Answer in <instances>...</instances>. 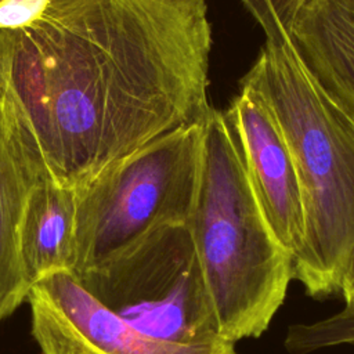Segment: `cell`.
Returning <instances> with one entry per match:
<instances>
[{"label": "cell", "instance_id": "cell-14", "mask_svg": "<svg viewBox=\"0 0 354 354\" xmlns=\"http://www.w3.org/2000/svg\"><path fill=\"white\" fill-rule=\"evenodd\" d=\"M339 292L342 293L346 306L340 313L333 314V317L342 322L354 324V241L347 253L340 275Z\"/></svg>", "mask_w": 354, "mask_h": 354}, {"label": "cell", "instance_id": "cell-7", "mask_svg": "<svg viewBox=\"0 0 354 354\" xmlns=\"http://www.w3.org/2000/svg\"><path fill=\"white\" fill-rule=\"evenodd\" d=\"M224 112L261 212L295 257L303 242L304 212L297 170L282 130L267 102L248 86H241Z\"/></svg>", "mask_w": 354, "mask_h": 354}, {"label": "cell", "instance_id": "cell-8", "mask_svg": "<svg viewBox=\"0 0 354 354\" xmlns=\"http://www.w3.org/2000/svg\"><path fill=\"white\" fill-rule=\"evenodd\" d=\"M290 41L311 75L354 116V0H310Z\"/></svg>", "mask_w": 354, "mask_h": 354}, {"label": "cell", "instance_id": "cell-9", "mask_svg": "<svg viewBox=\"0 0 354 354\" xmlns=\"http://www.w3.org/2000/svg\"><path fill=\"white\" fill-rule=\"evenodd\" d=\"M76 216V191L47 181H36L29 189L18 238L29 288L55 272H73Z\"/></svg>", "mask_w": 354, "mask_h": 354}, {"label": "cell", "instance_id": "cell-13", "mask_svg": "<svg viewBox=\"0 0 354 354\" xmlns=\"http://www.w3.org/2000/svg\"><path fill=\"white\" fill-rule=\"evenodd\" d=\"M48 0H0V29L29 22Z\"/></svg>", "mask_w": 354, "mask_h": 354}, {"label": "cell", "instance_id": "cell-11", "mask_svg": "<svg viewBox=\"0 0 354 354\" xmlns=\"http://www.w3.org/2000/svg\"><path fill=\"white\" fill-rule=\"evenodd\" d=\"M346 343H354V324L342 322L333 315L311 324L293 325L285 337V347L290 354H310Z\"/></svg>", "mask_w": 354, "mask_h": 354}, {"label": "cell", "instance_id": "cell-2", "mask_svg": "<svg viewBox=\"0 0 354 354\" xmlns=\"http://www.w3.org/2000/svg\"><path fill=\"white\" fill-rule=\"evenodd\" d=\"M239 83L267 102L297 170L304 235L293 278L314 299L335 295L354 241V116L311 75L290 39L266 40Z\"/></svg>", "mask_w": 354, "mask_h": 354}, {"label": "cell", "instance_id": "cell-10", "mask_svg": "<svg viewBox=\"0 0 354 354\" xmlns=\"http://www.w3.org/2000/svg\"><path fill=\"white\" fill-rule=\"evenodd\" d=\"M36 180L0 124V322L29 295L19 256V224Z\"/></svg>", "mask_w": 354, "mask_h": 354}, {"label": "cell", "instance_id": "cell-5", "mask_svg": "<svg viewBox=\"0 0 354 354\" xmlns=\"http://www.w3.org/2000/svg\"><path fill=\"white\" fill-rule=\"evenodd\" d=\"M75 277L149 337L188 346L223 340L187 224L158 227Z\"/></svg>", "mask_w": 354, "mask_h": 354}, {"label": "cell", "instance_id": "cell-12", "mask_svg": "<svg viewBox=\"0 0 354 354\" xmlns=\"http://www.w3.org/2000/svg\"><path fill=\"white\" fill-rule=\"evenodd\" d=\"M310 0H241L257 21L266 40L290 39L292 26Z\"/></svg>", "mask_w": 354, "mask_h": 354}, {"label": "cell", "instance_id": "cell-1", "mask_svg": "<svg viewBox=\"0 0 354 354\" xmlns=\"http://www.w3.org/2000/svg\"><path fill=\"white\" fill-rule=\"evenodd\" d=\"M206 0H48L0 29V124L36 180L76 192L210 111Z\"/></svg>", "mask_w": 354, "mask_h": 354}, {"label": "cell", "instance_id": "cell-6", "mask_svg": "<svg viewBox=\"0 0 354 354\" xmlns=\"http://www.w3.org/2000/svg\"><path fill=\"white\" fill-rule=\"evenodd\" d=\"M26 301L41 354H236L235 344H177L149 337L98 301L73 272L35 283Z\"/></svg>", "mask_w": 354, "mask_h": 354}, {"label": "cell", "instance_id": "cell-3", "mask_svg": "<svg viewBox=\"0 0 354 354\" xmlns=\"http://www.w3.org/2000/svg\"><path fill=\"white\" fill-rule=\"evenodd\" d=\"M216 311L220 336H261L293 279V254L270 228L252 191L224 111L203 122L196 198L187 221Z\"/></svg>", "mask_w": 354, "mask_h": 354}, {"label": "cell", "instance_id": "cell-4", "mask_svg": "<svg viewBox=\"0 0 354 354\" xmlns=\"http://www.w3.org/2000/svg\"><path fill=\"white\" fill-rule=\"evenodd\" d=\"M203 122L156 137L77 192L75 275L158 227L187 224L201 177Z\"/></svg>", "mask_w": 354, "mask_h": 354}]
</instances>
